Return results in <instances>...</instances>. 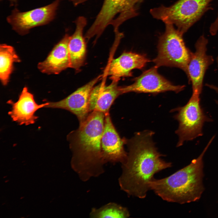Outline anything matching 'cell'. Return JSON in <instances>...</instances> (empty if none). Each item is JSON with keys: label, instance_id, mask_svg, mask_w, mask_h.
<instances>
[{"label": "cell", "instance_id": "cell-1", "mask_svg": "<svg viewBox=\"0 0 218 218\" xmlns=\"http://www.w3.org/2000/svg\"><path fill=\"white\" fill-rule=\"evenodd\" d=\"M153 134L150 131L138 132L127 140L129 152L126 160L122 164L118 183L121 190L129 195L145 198L154 175L172 166L171 163L161 158L163 155L155 146Z\"/></svg>", "mask_w": 218, "mask_h": 218}, {"label": "cell", "instance_id": "cell-2", "mask_svg": "<svg viewBox=\"0 0 218 218\" xmlns=\"http://www.w3.org/2000/svg\"><path fill=\"white\" fill-rule=\"evenodd\" d=\"M105 116L101 112H91L78 128L67 136L72 153V168L83 182L104 172L101 139Z\"/></svg>", "mask_w": 218, "mask_h": 218}, {"label": "cell", "instance_id": "cell-3", "mask_svg": "<svg viewBox=\"0 0 218 218\" xmlns=\"http://www.w3.org/2000/svg\"><path fill=\"white\" fill-rule=\"evenodd\" d=\"M213 140L210 141L197 158L188 165L164 178H154L150 182V190L163 200L184 204L199 200L204 190L203 157Z\"/></svg>", "mask_w": 218, "mask_h": 218}, {"label": "cell", "instance_id": "cell-4", "mask_svg": "<svg viewBox=\"0 0 218 218\" xmlns=\"http://www.w3.org/2000/svg\"><path fill=\"white\" fill-rule=\"evenodd\" d=\"M213 0H179L169 6L150 10L153 17L165 24L175 25L183 35L209 9Z\"/></svg>", "mask_w": 218, "mask_h": 218}, {"label": "cell", "instance_id": "cell-5", "mask_svg": "<svg viewBox=\"0 0 218 218\" xmlns=\"http://www.w3.org/2000/svg\"><path fill=\"white\" fill-rule=\"evenodd\" d=\"M164 33L159 38L158 54L153 61L158 68L161 66L175 67L187 75L188 64L192 52L187 48L183 34L171 24H165Z\"/></svg>", "mask_w": 218, "mask_h": 218}, {"label": "cell", "instance_id": "cell-6", "mask_svg": "<svg viewBox=\"0 0 218 218\" xmlns=\"http://www.w3.org/2000/svg\"><path fill=\"white\" fill-rule=\"evenodd\" d=\"M200 94L198 92H193L187 104L176 109L177 113L175 118L179 124L176 131L179 137L178 147L182 145L185 141L192 140L202 136L204 124L212 121L205 114L201 108Z\"/></svg>", "mask_w": 218, "mask_h": 218}, {"label": "cell", "instance_id": "cell-7", "mask_svg": "<svg viewBox=\"0 0 218 218\" xmlns=\"http://www.w3.org/2000/svg\"><path fill=\"white\" fill-rule=\"evenodd\" d=\"M136 0H104L101 9L88 30L91 36L99 38L107 27L113 24L120 26L136 16Z\"/></svg>", "mask_w": 218, "mask_h": 218}, {"label": "cell", "instance_id": "cell-8", "mask_svg": "<svg viewBox=\"0 0 218 218\" xmlns=\"http://www.w3.org/2000/svg\"><path fill=\"white\" fill-rule=\"evenodd\" d=\"M60 1L56 0L47 6L26 12H21L15 8L7 20L13 30L20 35H24L31 28L51 21L55 17Z\"/></svg>", "mask_w": 218, "mask_h": 218}, {"label": "cell", "instance_id": "cell-9", "mask_svg": "<svg viewBox=\"0 0 218 218\" xmlns=\"http://www.w3.org/2000/svg\"><path fill=\"white\" fill-rule=\"evenodd\" d=\"M155 66L134 79L132 84L121 87L123 94L130 92L157 94L168 91L177 93L184 89V85H176L160 75Z\"/></svg>", "mask_w": 218, "mask_h": 218}, {"label": "cell", "instance_id": "cell-10", "mask_svg": "<svg viewBox=\"0 0 218 218\" xmlns=\"http://www.w3.org/2000/svg\"><path fill=\"white\" fill-rule=\"evenodd\" d=\"M127 140L121 138L116 130L109 113L105 114L104 124L101 139V150L104 164L125 162L127 153L124 146Z\"/></svg>", "mask_w": 218, "mask_h": 218}, {"label": "cell", "instance_id": "cell-11", "mask_svg": "<svg viewBox=\"0 0 218 218\" xmlns=\"http://www.w3.org/2000/svg\"><path fill=\"white\" fill-rule=\"evenodd\" d=\"M101 77V75L98 76L60 101L49 102L45 107L66 110L77 117L79 123L82 122L90 113L89 101L91 92Z\"/></svg>", "mask_w": 218, "mask_h": 218}, {"label": "cell", "instance_id": "cell-12", "mask_svg": "<svg viewBox=\"0 0 218 218\" xmlns=\"http://www.w3.org/2000/svg\"><path fill=\"white\" fill-rule=\"evenodd\" d=\"M207 39L203 35L196 41L195 51L192 52L188 64L187 75L192 85L193 92L200 94L202 90L205 74L213 62V57L206 54Z\"/></svg>", "mask_w": 218, "mask_h": 218}, {"label": "cell", "instance_id": "cell-13", "mask_svg": "<svg viewBox=\"0 0 218 218\" xmlns=\"http://www.w3.org/2000/svg\"><path fill=\"white\" fill-rule=\"evenodd\" d=\"M7 103L12 105V110L8 114L12 121L20 125H26L34 124L38 118L35 115L36 112L49 104V102L40 104H37L33 94L26 87L23 89L16 102L9 100Z\"/></svg>", "mask_w": 218, "mask_h": 218}, {"label": "cell", "instance_id": "cell-14", "mask_svg": "<svg viewBox=\"0 0 218 218\" xmlns=\"http://www.w3.org/2000/svg\"><path fill=\"white\" fill-rule=\"evenodd\" d=\"M149 60L143 54L132 52H124L117 58L113 59L107 72L112 81L118 82L121 78L131 76L134 69L144 68Z\"/></svg>", "mask_w": 218, "mask_h": 218}, {"label": "cell", "instance_id": "cell-15", "mask_svg": "<svg viewBox=\"0 0 218 218\" xmlns=\"http://www.w3.org/2000/svg\"><path fill=\"white\" fill-rule=\"evenodd\" d=\"M70 37L68 34H66L46 59L38 63V68L41 72L48 74H58L71 68L68 50Z\"/></svg>", "mask_w": 218, "mask_h": 218}, {"label": "cell", "instance_id": "cell-16", "mask_svg": "<svg viewBox=\"0 0 218 218\" xmlns=\"http://www.w3.org/2000/svg\"><path fill=\"white\" fill-rule=\"evenodd\" d=\"M118 82L112 81L108 85L102 83L94 87L90 96V112L97 111L105 114L109 113L111 107L115 100L123 94L121 87L117 85Z\"/></svg>", "mask_w": 218, "mask_h": 218}, {"label": "cell", "instance_id": "cell-17", "mask_svg": "<svg viewBox=\"0 0 218 218\" xmlns=\"http://www.w3.org/2000/svg\"><path fill=\"white\" fill-rule=\"evenodd\" d=\"M76 28L70 36L68 43L71 68L78 70L84 64L86 54V45L83 30L87 24L86 18L81 16L74 22Z\"/></svg>", "mask_w": 218, "mask_h": 218}, {"label": "cell", "instance_id": "cell-18", "mask_svg": "<svg viewBox=\"0 0 218 218\" xmlns=\"http://www.w3.org/2000/svg\"><path fill=\"white\" fill-rule=\"evenodd\" d=\"M0 78L2 84L7 85L13 68V64L20 60L12 46L5 44L0 46Z\"/></svg>", "mask_w": 218, "mask_h": 218}, {"label": "cell", "instance_id": "cell-19", "mask_svg": "<svg viewBox=\"0 0 218 218\" xmlns=\"http://www.w3.org/2000/svg\"><path fill=\"white\" fill-rule=\"evenodd\" d=\"M127 209L116 203L110 202L98 208H93L91 218H126L130 216Z\"/></svg>", "mask_w": 218, "mask_h": 218}, {"label": "cell", "instance_id": "cell-20", "mask_svg": "<svg viewBox=\"0 0 218 218\" xmlns=\"http://www.w3.org/2000/svg\"><path fill=\"white\" fill-rule=\"evenodd\" d=\"M218 31V13L216 18L211 24L210 28V32L212 35H215Z\"/></svg>", "mask_w": 218, "mask_h": 218}, {"label": "cell", "instance_id": "cell-21", "mask_svg": "<svg viewBox=\"0 0 218 218\" xmlns=\"http://www.w3.org/2000/svg\"><path fill=\"white\" fill-rule=\"evenodd\" d=\"M206 85L210 89L214 90L218 93V87L213 84H206ZM216 102L218 104V101H216Z\"/></svg>", "mask_w": 218, "mask_h": 218}, {"label": "cell", "instance_id": "cell-22", "mask_svg": "<svg viewBox=\"0 0 218 218\" xmlns=\"http://www.w3.org/2000/svg\"><path fill=\"white\" fill-rule=\"evenodd\" d=\"M90 0H71L75 6H77L87 1Z\"/></svg>", "mask_w": 218, "mask_h": 218}, {"label": "cell", "instance_id": "cell-23", "mask_svg": "<svg viewBox=\"0 0 218 218\" xmlns=\"http://www.w3.org/2000/svg\"><path fill=\"white\" fill-rule=\"evenodd\" d=\"M10 1V2L11 3L12 5H14L15 4H16L17 2V0H8Z\"/></svg>", "mask_w": 218, "mask_h": 218}, {"label": "cell", "instance_id": "cell-24", "mask_svg": "<svg viewBox=\"0 0 218 218\" xmlns=\"http://www.w3.org/2000/svg\"><path fill=\"white\" fill-rule=\"evenodd\" d=\"M144 0H136L137 3H140V2H142Z\"/></svg>", "mask_w": 218, "mask_h": 218}, {"label": "cell", "instance_id": "cell-25", "mask_svg": "<svg viewBox=\"0 0 218 218\" xmlns=\"http://www.w3.org/2000/svg\"><path fill=\"white\" fill-rule=\"evenodd\" d=\"M217 63L218 66V57H217Z\"/></svg>", "mask_w": 218, "mask_h": 218}, {"label": "cell", "instance_id": "cell-26", "mask_svg": "<svg viewBox=\"0 0 218 218\" xmlns=\"http://www.w3.org/2000/svg\"><path fill=\"white\" fill-rule=\"evenodd\" d=\"M70 0L71 1V0Z\"/></svg>", "mask_w": 218, "mask_h": 218}]
</instances>
